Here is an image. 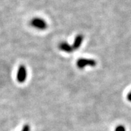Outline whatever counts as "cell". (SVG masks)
Masks as SVG:
<instances>
[{
  "label": "cell",
  "mask_w": 131,
  "mask_h": 131,
  "mask_svg": "<svg viewBox=\"0 0 131 131\" xmlns=\"http://www.w3.org/2000/svg\"><path fill=\"white\" fill-rule=\"evenodd\" d=\"M97 63L95 60L90 58H82L78 60L76 62L77 67L80 70H83L86 66H91V67H95L96 66Z\"/></svg>",
  "instance_id": "6da1fadb"
},
{
  "label": "cell",
  "mask_w": 131,
  "mask_h": 131,
  "mask_svg": "<svg viewBox=\"0 0 131 131\" xmlns=\"http://www.w3.org/2000/svg\"><path fill=\"white\" fill-rule=\"evenodd\" d=\"M30 25L33 28L39 29V30H45L48 28V25L45 20L41 18H34L31 19L30 21Z\"/></svg>",
  "instance_id": "7a4b0ae2"
},
{
  "label": "cell",
  "mask_w": 131,
  "mask_h": 131,
  "mask_svg": "<svg viewBox=\"0 0 131 131\" xmlns=\"http://www.w3.org/2000/svg\"><path fill=\"white\" fill-rule=\"evenodd\" d=\"M27 69L24 65H21L17 70L16 79L19 83H24L27 78Z\"/></svg>",
  "instance_id": "3957f363"
},
{
  "label": "cell",
  "mask_w": 131,
  "mask_h": 131,
  "mask_svg": "<svg viewBox=\"0 0 131 131\" xmlns=\"http://www.w3.org/2000/svg\"><path fill=\"white\" fill-rule=\"evenodd\" d=\"M59 50L62 51V52H66L68 53H71L74 52V48L72 46L68 43L67 41H61L58 44Z\"/></svg>",
  "instance_id": "277c9868"
},
{
  "label": "cell",
  "mask_w": 131,
  "mask_h": 131,
  "mask_svg": "<svg viewBox=\"0 0 131 131\" xmlns=\"http://www.w3.org/2000/svg\"><path fill=\"white\" fill-rule=\"evenodd\" d=\"M84 41V36L82 34H78L75 37L73 43L72 47L74 50H78L80 48V46L82 44V42Z\"/></svg>",
  "instance_id": "5b68a950"
},
{
  "label": "cell",
  "mask_w": 131,
  "mask_h": 131,
  "mask_svg": "<svg viewBox=\"0 0 131 131\" xmlns=\"http://www.w3.org/2000/svg\"><path fill=\"white\" fill-rule=\"evenodd\" d=\"M114 131H126V128L123 125H118L116 127Z\"/></svg>",
  "instance_id": "8992f818"
},
{
  "label": "cell",
  "mask_w": 131,
  "mask_h": 131,
  "mask_svg": "<svg viewBox=\"0 0 131 131\" xmlns=\"http://www.w3.org/2000/svg\"><path fill=\"white\" fill-rule=\"evenodd\" d=\"M21 131H30V126L28 124H26L23 126Z\"/></svg>",
  "instance_id": "52a82bcc"
},
{
  "label": "cell",
  "mask_w": 131,
  "mask_h": 131,
  "mask_svg": "<svg viewBox=\"0 0 131 131\" xmlns=\"http://www.w3.org/2000/svg\"><path fill=\"white\" fill-rule=\"evenodd\" d=\"M126 98H127V100L129 101V102H131V91L128 94H127V96H126Z\"/></svg>",
  "instance_id": "ba28073f"
}]
</instances>
